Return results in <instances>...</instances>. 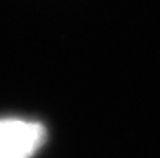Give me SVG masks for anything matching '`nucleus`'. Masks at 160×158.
<instances>
[{"label": "nucleus", "instance_id": "nucleus-1", "mask_svg": "<svg viewBox=\"0 0 160 158\" xmlns=\"http://www.w3.org/2000/svg\"><path fill=\"white\" fill-rule=\"evenodd\" d=\"M45 127L29 119H0V158H32L45 142Z\"/></svg>", "mask_w": 160, "mask_h": 158}]
</instances>
